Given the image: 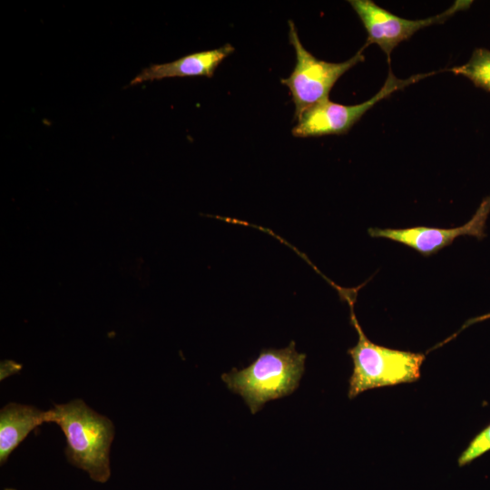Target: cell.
Returning a JSON list of instances; mask_svg holds the SVG:
<instances>
[{
  "instance_id": "14",
  "label": "cell",
  "mask_w": 490,
  "mask_h": 490,
  "mask_svg": "<svg viewBox=\"0 0 490 490\" xmlns=\"http://www.w3.org/2000/svg\"><path fill=\"white\" fill-rule=\"evenodd\" d=\"M5 490H15L14 488H5Z\"/></svg>"
},
{
  "instance_id": "5",
  "label": "cell",
  "mask_w": 490,
  "mask_h": 490,
  "mask_svg": "<svg viewBox=\"0 0 490 490\" xmlns=\"http://www.w3.org/2000/svg\"><path fill=\"white\" fill-rule=\"evenodd\" d=\"M436 74L437 73L418 74L407 79H399L389 70L383 86L369 100L354 105H344L329 100L320 102L299 115L298 122L292 129V134L295 137L305 138L347 133L377 103L397 90Z\"/></svg>"
},
{
  "instance_id": "3",
  "label": "cell",
  "mask_w": 490,
  "mask_h": 490,
  "mask_svg": "<svg viewBox=\"0 0 490 490\" xmlns=\"http://www.w3.org/2000/svg\"><path fill=\"white\" fill-rule=\"evenodd\" d=\"M344 295L350 307V322L358 335V343L348 349L353 362L348 398H355L364 391L375 387L418 380L426 356L422 353L389 348L370 341L355 315L354 300L348 294Z\"/></svg>"
},
{
  "instance_id": "1",
  "label": "cell",
  "mask_w": 490,
  "mask_h": 490,
  "mask_svg": "<svg viewBox=\"0 0 490 490\" xmlns=\"http://www.w3.org/2000/svg\"><path fill=\"white\" fill-rule=\"evenodd\" d=\"M47 412L48 423L56 424L64 435L68 462L87 473L94 482L106 483L111 476L113 421L80 398L54 404Z\"/></svg>"
},
{
  "instance_id": "12",
  "label": "cell",
  "mask_w": 490,
  "mask_h": 490,
  "mask_svg": "<svg viewBox=\"0 0 490 490\" xmlns=\"http://www.w3.org/2000/svg\"><path fill=\"white\" fill-rule=\"evenodd\" d=\"M489 318H490V312L467 319L456 332H455L453 335H451L450 337L446 338L444 341H442V342L436 344L435 347L431 348L427 352L432 351V350H434V349H436V348H437L439 347H442L446 343L449 342L450 340L455 338L461 331H463L465 328H468L469 326H472L474 324H476V323L484 321V320H487Z\"/></svg>"
},
{
  "instance_id": "7",
  "label": "cell",
  "mask_w": 490,
  "mask_h": 490,
  "mask_svg": "<svg viewBox=\"0 0 490 490\" xmlns=\"http://www.w3.org/2000/svg\"><path fill=\"white\" fill-rule=\"evenodd\" d=\"M490 214V194L486 196L473 217L464 225L456 228H431L416 226L404 229L370 228L368 233L374 238L388 239L404 244L423 256H430L452 244L460 236L484 239L487 218Z\"/></svg>"
},
{
  "instance_id": "10",
  "label": "cell",
  "mask_w": 490,
  "mask_h": 490,
  "mask_svg": "<svg viewBox=\"0 0 490 490\" xmlns=\"http://www.w3.org/2000/svg\"><path fill=\"white\" fill-rule=\"evenodd\" d=\"M450 71L468 78L475 86L490 92L489 50L484 48L475 49L466 64L454 67Z\"/></svg>"
},
{
  "instance_id": "9",
  "label": "cell",
  "mask_w": 490,
  "mask_h": 490,
  "mask_svg": "<svg viewBox=\"0 0 490 490\" xmlns=\"http://www.w3.org/2000/svg\"><path fill=\"white\" fill-rule=\"evenodd\" d=\"M44 423L47 410L34 406L10 402L0 410V464L4 465L16 447Z\"/></svg>"
},
{
  "instance_id": "13",
  "label": "cell",
  "mask_w": 490,
  "mask_h": 490,
  "mask_svg": "<svg viewBox=\"0 0 490 490\" xmlns=\"http://www.w3.org/2000/svg\"><path fill=\"white\" fill-rule=\"evenodd\" d=\"M22 366L15 361L5 360L0 366L1 381L21 370Z\"/></svg>"
},
{
  "instance_id": "2",
  "label": "cell",
  "mask_w": 490,
  "mask_h": 490,
  "mask_svg": "<svg viewBox=\"0 0 490 490\" xmlns=\"http://www.w3.org/2000/svg\"><path fill=\"white\" fill-rule=\"evenodd\" d=\"M306 355L296 350L295 341L284 348H264L247 368H233L221 379L242 397L252 414L265 403L293 393L305 371Z\"/></svg>"
},
{
  "instance_id": "6",
  "label": "cell",
  "mask_w": 490,
  "mask_h": 490,
  "mask_svg": "<svg viewBox=\"0 0 490 490\" xmlns=\"http://www.w3.org/2000/svg\"><path fill=\"white\" fill-rule=\"evenodd\" d=\"M367 33L365 47L377 44L387 56L388 63L394 48L401 42L409 39L416 31L446 22L459 11L467 9L472 1L457 0L446 11L434 16L411 20L389 13L371 0H349Z\"/></svg>"
},
{
  "instance_id": "11",
  "label": "cell",
  "mask_w": 490,
  "mask_h": 490,
  "mask_svg": "<svg viewBox=\"0 0 490 490\" xmlns=\"http://www.w3.org/2000/svg\"><path fill=\"white\" fill-rule=\"evenodd\" d=\"M490 450V424L481 430L458 457L457 464L464 466Z\"/></svg>"
},
{
  "instance_id": "8",
  "label": "cell",
  "mask_w": 490,
  "mask_h": 490,
  "mask_svg": "<svg viewBox=\"0 0 490 490\" xmlns=\"http://www.w3.org/2000/svg\"><path fill=\"white\" fill-rule=\"evenodd\" d=\"M234 50L230 44H226L217 49L190 54L171 63L152 64L141 71L130 84L172 77H211L220 64Z\"/></svg>"
},
{
  "instance_id": "4",
  "label": "cell",
  "mask_w": 490,
  "mask_h": 490,
  "mask_svg": "<svg viewBox=\"0 0 490 490\" xmlns=\"http://www.w3.org/2000/svg\"><path fill=\"white\" fill-rule=\"evenodd\" d=\"M289 39L296 53V65L288 78L281 79L291 93L295 117L308 108L326 100L336 82L350 68L364 61V45L348 60L329 63L319 60L302 45L295 24L289 21Z\"/></svg>"
}]
</instances>
